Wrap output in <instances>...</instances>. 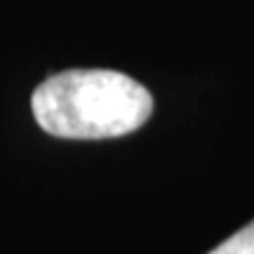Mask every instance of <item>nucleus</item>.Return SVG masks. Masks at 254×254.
<instances>
[{"instance_id": "1", "label": "nucleus", "mask_w": 254, "mask_h": 254, "mask_svg": "<svg viewBox=\"0 0 254 254\" xmlns=\"http://www.w3.org/2000/svg\"><path fill=\"white\" fill-rule=\"evenodd\" d=\"M36 123L62 139H111L129 134L153 113L141 82L109 68H71L50 75L31 97Z\"/></svg>"}, {"instance_id": "2", "label": "nucleus", "mask_w": 254, "mask_h": 254, "mask_svg": "<svg viewBox=\"0 0 254 254\" xmlns=\"http://www.w3.org/2000/svg\"><path fill=\"white\" fill-rule=\"evenodd\" d=\"M209 254H254V221H250L245 228L226 238Z\"/></svg>"}]
</instances>
